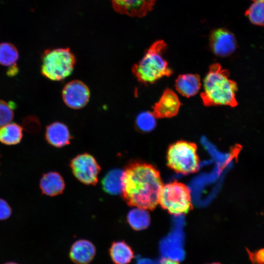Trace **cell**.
Instances as JSON below:
<instances>
[{
	"label": "cell",
	"instance_id": "6da1fadb",
	"mask_svg": "<svg viewBox=\"0 0 264 264\" xmlns=\"http://www.w3.org/2000/svg\"><path fill=\"white\" fill-rule=\"evenodd\" d=\"M122 196L129 205L147 210L158 203L163 186L158 172L152 166L132 162L123 170Z\"/></svg>",
	"mask_w": 264,
	"mask_h": 264
},
{
	"label": "cell",
	"instance_id": "7a4b0ae2",
	"mask_svg": "<svg viewBox=\"0 0 264 264\" xmlns=\"http://www.w3.org/2000/svg\"><path fill=\"white\" fill-rule=\"evenodd\" d=\"M236 83L229 78L228 70L218 64L212 65L203 80V90L200 94L206 106L225 105L235 107Z\"/></svg>",
	"mask_w": 264,
	"mask_h": 264
},
{
	"label": "cell",
	"instance_id": "3957f363",
	"mask_svg": "<svg viewBox=\"0 0 264 264\" xmlns=\"http://www.w3.org/2000/svg\"><path fill=\"white\" fill-rule=\"evenodd\" d=\"M167 47L163 40L154 42L145 52L142 58L132 68L137 80L143 84H152L164 76H170L172 70L163 54Z\"/></svg>",
	"mask_w": 264,
	"mask_h": 264
},
{
	"label": "cell",
	"instance_id": "277c9868",
	"mask_svg": "<svg viewBox=\"0 0 264 264\" xmlns=\"http://www.w3.org/2000/svg\"><path fill=\"white\" fill-rule=\"evenodd\" d=\"M41 73L52 81H61L70 75L76 59L69 48H55L45 50L42 56Z\"/></svg>",
	"mask_w": 264,
	"mask_h": 264
},
{
	"label": "cell",
	"instance_id": "5b68a950",
	"mask_svg": "<svg viewBox=\"0 0 264 264\" xmlns=\"http://www.w3.org/2000/svg\"><path fill=\"white\" fill-rule=\"evenodd\" d=\"M167 160L168 165L177 172H195L198 166L196 145L184 141L175 143L169 148Z\"/></svg>",
	"mask_w": 264,
	"mask_h": 264
},
{
	"label": "cell",
	"instance_id": "8992f818",
	"mask_svg": "<svg viewBox=\"0 0 264 264\" xmlns=\"http://www.w3.org/2000/svg\"><path fill=\"white\" fill-rule=\"evenodd\" d=\"M158 203L169 213L175 215L186 213L191 207L188 189L177 182L162 186Z\"/></svg>",
	"mask_w": 264,
	"mask_h": 264
},
{
	"label": "cell",
	"instance_id": "52a82bcc",
	"mask_svg": "<svg viewBox=\"0 0 264 264\" xmlns=\"http://www.w3.org/2000/svg\"><path fill=\"white\" fill-rule=\"evenodd\" d=\"M70 166L75 177L86 185H95L101 167L94 157L85 153L74 157Z\"/></svg>",
	"mask_w": 264,
	"mask_h": 264
},
{
	"label": "cell",
	"instance_id": "ba28073f",
	"mask_svg": "<svg viewBox=\"0 0 264 264\" xmlns=\"http://www.w3.org/2000/svg\"><path fill=\"white\" fill-rule=\"evenodd\" d=\"M62 96L66 106L73 109H79L88 103L90 92L87 86L83 82L73 80L64 87Z\"/></svg>",
	"mask_w": 264,
	"mask_h": 264
},
{
	"label": "cell",
	"instance_id": "9c48e42d",
	"mask_svg": "<svg viewBox=\"0 0 264 264\" xmlns=\"http://www.w3.org/2000/svg\"><path fill=\"white\" fill-rule=\"evenodd\" d=\"M209 44L212 52L217 56H227L236 50L237 42L234 34L224 28L213 30L210 35Z\"/></svg>",
	"mask_w": 264,
	"mask_h": 264
},
{
	"label": "cell",
	"instance_id": "30bf717a",
	"mask_svg": "<svg viewBox=\"0 0 264 264\" xmlns=\"http://www.w3.org/2000/svg\"><path fill=\"white\" fill-rule=\"evenodd\" d=\"M117 12L132 17L145 16L153 8L157 0H110Z\"/></svg>",
	"mask_w": 264,
	"mask_h": 264
},
{
	"label": "cell",
	"instance_id": "8fae6325",
	"mask_svg": "<svg viewBox=\"0 0 264 264\" xmlns=\"http://www.w3.org/2000/svg\"><path fill=\"white\" fill-rule=\"evenodd\" d=\"M180 105L176 93L170 89H166L153 107V112L156 118L172 117L177 114Z\"/></svg>",
	"mask_w": 264,
	"mask_h": 264
},
{
	"label": "cell",
	"instance_id": "7c38bea8",
	"mask_svg": "<svg viewBox=\"0 0 264 264\" xmlns=\"http://www.w3.org/2000/svg\"><path fill=\"white\" fill-rule=\"evenodd\" d=\"M45 137L50 145L57 148L69 144L71 139L67 126L58 122L52 123L46 127Z\"/></svg>",
	"mask_w": 264,
	"mask_h": 264
},
{
	"label": "cell",
	"instance_id": "4fadbf2b",
	"mask_svg": "<svg viewBox=\"0 0 264 264\" xmlns=\"http://www.w3.org/2000/svg\"><path fill=\"white\" fill-rule=\"evenodd\" d=\"M96 252L94 245L86 240H79L71 246L70 258L76 264H88L93 259Z\"/></svg>",
	"mask_w": 264,
	"mask_h": 264
},
{
	"label": "cell",
	"instance_id": "5bb4252c",
	"mask_svg": "<svg viewBox=\"0 0 264 264\" xmlns=\"http://www.w3.org/2000/svg\"><path fill=\"white\" fill-rule=\"evenodd\" d=\"M40 188L43 194L54 197L63 192L65 183L59 173L49 172L43 175L40 181Z\"/></svg>",
	"mask_w": 264,
	"mask_h": 264
},
{
	"label": "cell",
	"instance_id": "9a60e30c",
	"mask_svg": "<svg viewBox=\"0 0 264 264\" xmlns=\"http://www.w3.org/2000/svg\"><path fill=\"white\" fill-rule=\"evenodd\" d=\"M201 85L200 77L194 74L179 75L175 82L176 90L187 97L196 95L199 91Z\"/></svg>",
	"mask_w": 264,
	"mask_h": 264
},
{
	"label": "cell",
	"instance_id": "2e32d148",
	"mask_svg": "<svg viewBox=\"0 0 264 264\" xmlns=\"http://www.w3.org/2000/svg\"><path fill=\"white\" fill-rule=\"evenodd\" d=\"M109 251L114 264H128L134 257V253L131 246L122 241L112 242Z\"/></svg>",
	"mask_w": 264,
	"mask_h": 264
},
{
	"label": "cell",
	"instance_id": "e0dca14e",
	"mask_svg": "<svg viewBox=\"0 0 264 264\" xmlns=\"http://www.w3.org/2000/svg\"><path fill=\"white\" fill-rule=\"evenodd\" d=\"M123 170L115 168L109 171L102 180V185L104 191L111 195H117L122 192Z\"/></svg>",
	"mask_w": 264,
	"mask_h": 264
},
{
	"label": "cell",
	"instance_id": "ac0fdd59",
	"mask_svg": "<svg viewBox=\"0 0 264 264\" xmlns=\"http://www.w3.org/2000/svg\"><path fill=\"white\" fill-rule=\"evenodd\" d=\"M127 220L130 226L134 230L147 228L150 223V215L147 209L135 207L128 213Z\"/></svg>",
	"mask_w": 264,
	"mask_h": 264
},
{
	"label": "cell",
	"instance_id": "d6986e66",
	"mask_svg": "<svg viewBox=\"0 0 264 264\" xmlns=\"http://www.w3.org/2000/svg\"><path fill=\"white\" fill-rule=\"evenodd\" d=\"M22 135V128L17 123H10L0 128V142L3 144H18Z\"/></svg>",
	"mask_w": 264,
	"mask_h": 264
},
{
	"label": "cell",
	"instance_id": "ffe728a7",
	"mask_svg": "<svg viewBox=\"0 0 264 264\" xmlns=\"http://www.w3.org/2000/svg\"><path fill=\"white\" fill-rule=\"evenodd\" d=\"M19 52L13 44L9 43L0 44V64L10 66L16 64L19 58Z\"/></svg>",
	"mask_w": 264,
	"mask_h": 264
},
{
	"label": "cell",
	"instance_id": "44dd1931",
	"mask_svg": "<svg viewBox=\"0 0 264 264\" xmlns=\"http://www.w3.org/2000/svg\"><path fill=\"white\" fill-rule=\"evenodd\" d=\"M245 15L252 24L264 26V2L254 1L245 11Z\"/></svg>",
	"mask_w": 264,
	"mask_h": 264
},
{
	"label": "cell",
	"instance_id": "7402d4cb",
	"mask_svg": "<svg viewBox=\"0 0 264 264\" xmlns=\"http://www.w3.org/2000/svg\"><path fill=\"white\" fill-rule=\"evenodd\" d=\"M156 117L153 112L145 111L138 114L135 119V126L141 132H148L155 128Z\"/></svg>",
	"mask_w": 264,
	"mask_h": 264
},
{
	"label": "cell",
	"instance_id": "603a6c76",
	"mask_svg": "<svg viewBox=\"0 0 264 264\" xmlns=\"http://www.w3.org/2000/svg\"><path fill=\"white\" fill-rule=\"evenodd\" d=\"M15 104L0 100V128L12 121L14 118L13 109Z\"/></svg>",
	"mask_w": 264,
	"mask_h": 264
},
{
	"label": "cell",
	"instance_id": "cb8c5ba5",
	"mask_svg": "<svg viewBox=\"0 0 264 264\" xmlns=\"http://www.w3.org/2000/svg\"><path fill=\"white\" fill-rule=\"evenodd\" d=\"M12 209L4 199L0 198V220L8 219L11 215Z\"/></svg>",
	"mask_w": 264,
	"mask_h": 264
},
{
	"label": "cell",
	"instance_id": "d4e9b609",
	"mask_svg": "<svg viewBox=\"0 0 264 264\" xmlns=\"http://www.w3.org/2000/svg\"><path fill=\"white\" fill-rule=\"evenodd\" d=\"M250 261L253 264H264V249L253 253L247 250Z\"/></svg>",
	"mask_w": 264,
	"mask_h": 264
},
{
	"label": "cell",
	"instance_id": "484cf974",
	"mask_svg": "<svg viewBox=\"0 0 264 264\" xmlns=\"http://www.w3.org/2000/svg\"><path fill=\"white\" fill-rule=\"evenodd\" d=\"M18 68L16 66V64L10 66L7 71V75L8 76H13L15 75L18 72Z\"/></svg>",
	"mask_w": 264,
	"mask_h": 264
},
{
	"label": "cell",
	"instance_id": "4316f807",
	"mask_svg": "<svg viewBox=\"0 0 264 264\" xmlns=\"http://www.w3.org/2000/svg\"><path fill=\"white\" fill-rule=\"evenodd\" d=\"M158 264H179L177 262L170 259L164 258L161 260Z\"/></svg>",
	"mask_w": 264,
	"mask_h": 264
},
{
	"label": "cell",
	"instance_id": "83f0119b",
	"mask_svg": "<svg viewBox=\"0 0 264 264\" xmlns=\"http://www.w3.org/2000/svg\"><path fill=\"white\" fill-rule=\"evenodd\" d=\"M137 264H154V263L150 260L142 259L140 260Z\"/></svg>",
	"mask_w": 264,
	"mask_h": 264
},
{
	"label": "cell",
	"instance_id": "f1b7e54d",
	"mask_svg": "<svg viewBox=\"0 0 264 264\" xmlns=\"http://www.w3.org/2000/svg\"><path fill=\"white\" fill-rule=\"evenodd\" d=\"M4 264H18L14 263V262H8V263H6Z\"/></svg>",
	"mask_w": 264,
	"mask_h": 264
},
{
	"label": "cell",
	"instance_id": "f546056e",
	"mask_svg": "<svg viewBox=\"0 0 264 264\" xmlns=\"http://www.w3.org/2000/svg\"><path fill=\"white\" fill-rule=\"evenodd\" d=\"M253 0L254 1H262V2H264V0Z\"/></svg>",
	"mask_w": 264,
	"mask_h": 264
},
{
	"label": "cell",
	"instance_id": "4dcf8cb0",
	"mask_svg": "<svg viewBox=\"0 0 264 264\" xmlns=\"http://www.w3.org/2000/svg\"><path fill=\"white\" fill-rule=\"evenodd\" d=\"M209 264H220V263H213Z\"/></svg>",
	"mask_w": 264,
	"mask_h": 264
}]
</instances>
